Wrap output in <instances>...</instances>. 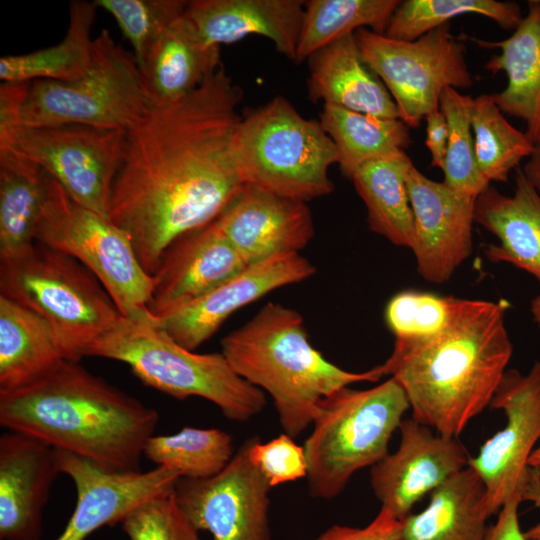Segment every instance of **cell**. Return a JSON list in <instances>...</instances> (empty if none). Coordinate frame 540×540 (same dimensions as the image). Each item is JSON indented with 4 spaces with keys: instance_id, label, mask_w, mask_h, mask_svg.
Listing matches in <instances>:
<instances>
[{
    "instance_id": "1",
    "label": "cell",
    "mask_w": 540,
    "mask_h": 540,
    "mask_svg": "<svg viewBox=\"0 0 540 540\" xmlns=\"http://www.w3.org/2000/svg\"><path fill=\"white\" fill-rule=\"evenodd\" d=\"M242 98L222 64L181 100L149 104L126 130L109 219L148 274L176 239L216 219L244 187L234 146Z\"/></svg>"
},
{
    "instance_id": "2",
    "label": "cell",
    "mask_w": 540,
    "mask_h": 540,
    "mask_svg": "<svg viewBox=\"0 0 540 540\" xmlns=\"http://www.w3.org/2000/svg\"><path fill=\"white\" fill-rule=\"evenodd\" d=\"M508 307L505 300L455 297L439 331L395 340L383 366L404 390L414 420L458 438L490 405L513 352L505 326Z\"/></svg>"
},
{
    "instance_id": "3",
    "label": "cell",
    "mask_w": 540,
    "mask_h": 540,
    "mask_svg": "<svg viewBox=\"0 0 540 540\" xmlns=\"http://www.w3.org/2000/svg\"><path fill=\"white\" fill-rule=\"evenodd\" d=\"M158 412L64 359L35 380L0 390V425L110 472L140 470Z\"/></svg>"
},
{
    "instance_id": "4",
    "label": "cell",
    "mask_w": 540,
    "mask_h": 540,
    "mask_svg": "<svg viewBox=\"0 0 540 540\" xmlns=\"http://www.w3.org/2000/svg\"><path fill=\"white\" fill-rule=\"evenodd\" d=\"M221 347L238 375L271 396L280 425L292 438L312 424L322 399L386 375L383 364L350 372L331 363L310 343L302 316L275 302L226 335Z\"/></svg>"
},
{
    "instance_id": "5",
    "label": "cell",
    "mask_w": 540,
    "mask_h": 540,
    "mask_svg": "<svg viewBox=\"0 0 540 540\" xmlns=\"http://www.w3.org/2000/svg\"><path fill=\"white\" fill-rule=\"evenodd\" d=\"M86 356L123 362L145 385L178 400L206 399L233 421L245 422L266 405L265 392L238 375L222 353L200 354L183 347L150 312L123 316Z\"/></svg>"
},
{
    "instance_id": "6",
    "label": "cell",
    "mask_w": 540,
    "mask_h": 540,
    "mask_svg": "<svg viewBox=\"0 0 540 540\" xmlns=\"http://www.w3.org/2000/svg\"><path fill=\"white\" fill-rule=\"evenodd\" d=\"M409 408L393 377L369 389L345 387L322 399L303 446L310 496L337 497L356 472L385 457Z\"/></svg>"
},
{
    "instance_id": "7",
    "label": "cell",
    "mask_w": 540,
    "mask_h": 540,
    "mask_svg": "<svg viewBox=\"0 0 540 540\" xmlns=\"http://www.w3.org/2000/svg\"><path fill=\"white\" fill-rule=\"evenodd\" d=\"M0 295L40 315L56 333L68 360L85 357L123 317L87 268L37 241L0 260Z\"/></svg>"
},
{
    "instance_id": "8",
    "label": "cell",
    "mask_w": 540,
    "mask_h": 540,
    "mask_svg": "<svg viewBox=\"0 0 540 540\" xmlns=\"http://www.w3.org/2000/svg\"><path fill=\"white\" fill-rule=\"evenodd\" d=\"M234 146L244 184L305 202L334 190L328 172L339 156L333 141L319 121L282 96L241 116Z\"/></svg>"
},
{
    "instance_id": "9",
    "label": "cell",
    "mask_w": 540,
    "mask_h": 540,
    "mask_svg": "<svg viewBox=\"0 0 540 540\" xmlns=\"http://www.w3.org/2000/svg\"><path fill=\"white\" fill-rule=\"evenodd\" d=\"M149 104L134 55L103 29L94 38L92 62L85 76L71 82H30L22 126L76 123L126 131Z\"/></svg>"
},
{
    "instance_id": "10",
    "label": "cell",
    "mask_w": 540,
    "mask_h": 540,
    "mask_svg": "<svg viewBox=\"0 0 540 540\" xmlns=\"http://www.w3.org/2000/svg\"><path fill=\"white\" fill-rule=\"evenodd\" d=\"M36 241L87 268L123 316L149 312L154 277L142 267L129 235L110 219L75 201L52 178Z\"/></svg>"
},
{
    "instance_id": "11",
    "label": "cell",
    "mask_w": 540,
    "mask_h": 540,
    "mask_svg": "<svg viewBox=\"0 0 540 540\" xmlns=\"http://www.w3.org/2000/svg\"><path fill=\"white\" fill-rule=\"evenodd\" d=\"M360 53L392 96L402 120L418 127L439 109L444 89H467L473 78L466 63L462 36L443 24L413 41H404L362 28L355 32Z\"/></svg>"
},
{
    "instance_id": "12",
    "label": "cell",
    "mask_w": 540,
    "mask_h": 540,
    "mask_svg": "<svg viewBox=\"0 0 540 540\" xmlns=\"http://www.w3.org/2000/svg\"><path fill=\"white\" fill-rule=\"evenodd\" d=\"M126 131L84 124L21 126L0 151L41 167L78 203L109 219Z\"/></svg>"
},
{
    "instance_id": "13",
    "label": "cell",
    "mask_w": 540,
    "mask_h": 540,
    "mask_svg": "<svg viewBox=\"0 0 540 540\" xmlns=\"http://www.w3.org/2000/svg\"><path fill=\"white\" fill-rule=\"evenodd\" d=\"M249 438L228 465L207 479L179 478L175 499L194 527L213 540H272V486L249 458Z\"/></svg>"
},
{
    "instance_id": "14",
    "label": "cell",
    "mask_w": 540,
    "mask_h": 540,
    "mask_svg": "<svg viewBox=\"0 0 540 540\" xmlns=\"http://www.w3.org/2000/svg\"><path fill=\"white\" fill-rule=\"evenodd\" d=\"M506 416V424L485 441L468 466L481 478L490 515L523 494L532 467L528 459L540 439V361L527 374L507 370L490 403Z\"/></svg>"
},
{
    "instance_id": "15",
    "label": "cell",
    "mask_w": 540,
    "mask_h": 540,
    "mask_svg": "<svg viewBox=\"0 0 540 540\" xmlns=\"http://www.w3.org/2000/svg\"><path fill=\"white\" fill-rule=\"evenodd\" d=\"M315 272L300 253L278 254L247 265L199 298L153 317L176 342L194 351L237 310Z\"/></svg>"
},
{
    "instance_id": "16",
    "label": "cell",
    "mask_w": 540,
    "mask_h": 540,
    "mask_svg": "<svg viewBox=\"0 0 540 540\" xmlns=\"http://www.w3.org/2000/svg\"><path fill=\"white\" fill-rule=\"evenodd\" d=\"M400 444L371 467L370 482L381 507L399 520L450 477L468 466L469 456L458 438L436 433L412 417L403 419Z\"/></svg>"
},
{
    "instance_id": "17",
    "label": "cell",
    "mask_w": 540,
    "mask_h": 540,
    "mask_svg": "<svg viewBox=\"0 0 540 540\" xmlns=\"http://www.w3.org/2000/svg\"><path fill=\"white\" fill-rule=\"evenodd\" d=\"M406 186L414 216L411 250L417 271L428 282L444 283L472 253L476 199L426 177L415 165L408 171Z\"/></svg>"
},
{
    "instance_id": "18",
    "label": "cell",
    "mask_w": 540,
    "mask_h": 540,
    "mask_svg": "<svg viewBox=\"0 0 540 540\" xmlns=\"http://www.w3.org/2000/svg\"><path fill=\"white\" fill-rule=\"evenodd\" d=\"M56 455L60 473L75 485L77 500L64 530L55 540H85L103 526L121 523L142 502L173 493L180 478L167 467L110 472L66 451L56 450Z\"/></svg>"
},
{
    "instance_id": "19",
    "label": "cell",
    "mask_w": 540,
    "mask_h": 540,
    "mask_svg": "<svg viewBox=\"0 0 540 540\" xmlns=\"http://www.w3.org/2000/svg\"><path fill=\"white\" fill-rule=\"evenodd\" d=\"M214 222L247 265L299 253L314 236L307 202L248 184Z\"/></svg>"
},
{
    "instance_id": "20",
    "label": "cell",
    "mask_w": 540,
    "mask_h": 540,
    "mask_svg": "<svg viewBox=\"0 0 540 540\" xmlns=\"http://www.w3.org/2000/svg\"><path fill=\"white\" fill-rule=\"evenodd\" d=\"M59 473L50 445L9 430L0 436L1 540H40L42 512Z\"/></svg>"
},
{
    "instance_id": "21",
    "label": "cell",
    "mask_w": 540,
    "mask_h": 540,
    "mask_svg": "<svg viewBox=\"0 0 540 540\" xmlns=\"http://www.w3.org/2000/svg\"><path fill=\"white\" fill-rule=\"evenodd\" d=\"M247 264L214 220L176 239L153 275L148 310L157 316L204 295Z\"/></svg>"
},
{
    "instance_id": "22",
    "label": "cell",
    "mask_w": 540,
    "mask_h": 540,
    "mask_svg": "<svg viewBox=\"0 0 540 540\" xmlns=\"http://www.w3.org/2000/svg\"><path fill=\"white\" fill-rule=\"evenodd\" d=\"M304 4L300 0H193L184 15L210 46L256 34L270 39L277 52L296 62Z\"/></svg>"
},
{
    "instance_id": "23",
    "label": "cell",
    "mask_w": 540,
    "mask_h": 540,
    "mask_svg": "<svg viewBox=\"0 0 540 540\" xmlns=\"http://www.w3.org/2000/svg\"><path fill=\"white\" fill-rule=\"evenodd\" d=\"M474 221L499 241L485 248L489 261L509 263L540 283V193L522 168H516L512 196L491 185L477 196Z\"/></svg>"
},
{
    "instance_id": "24",
    "label": "cell",
    "mask_w": 540,
    "mask_h": 540,
    "mask_svg": "<svg viewBox=\"0 0 540 540\" xmlns=\"http://www.w3.org/2000/svg\"><path fill=\"white\" fill-rule=\"evenodd\" d=\"M307 61L310 100L374 116L399 118L389 91L363 59L355 33L322 48Z\"/></svg>"
},
{
    "instance_id": "25",
    "label": "cell",
    "mask_w": 540,
    "mask_h": 540,
    "mask_svg": "<svg viewBox=\"0 0 540 540\" xmlns=\"http://www.w3.org/2000/svg\"><path fill=\"white\" fill-rule=\"evenodd\" d=\"M483 48H498L485 69L492 74L504 72L506 87L493 93L502 113L522 119L526 135L540 145V0L528 1V12L510 37L502 41H486L464 36Z\"/></svg>"
},
{
    "instance_id": "26",
    "label": "cell",
    "mask_w": 540,
    "mask_h": 540,
    "mask_svg": "<svg viewBox=\"0 0 540 540\" xmlns=\"http://www.w3.org/2000/svg\"><path fill=\"white\" fill-rule=\"evenodd\" d=\"M220 65V47L208 45L183 13L153 43L139 71L149 103L166 105L188 96Z\"/></svg>"
},
{
    "instance_id": "27",
    "label": "cell",
    "mask_w": 540,
    "mask_h": 540,
    "mask_svg": "<svg viewBox=\"0 0 540 540\" xmlns=\"http://www.w3.org/2000/svg\"><path fill=\"white\" fill-rule=\"evenodd\" d=\"M489 517L485 486L467 466L430 493L425 509L401 520L399 540H484Z\"/></svg>"
},
{
    "instance_id": "28",
    "label": "cell",
    "mask_w": 540,
    "mask_h": 540,
    "mask_svg": "<svg viewBox=\"0 0 540 540\" xmlns=\"http://www.w3.org/2000/svg\"><path fill=\"white\" fill-rule=\"evenodd\" d=\"M64 359L52 327L34 311L0 295V390L25 385Z\"/></svg>"
},
{
    "instance_id": "29",
    "label": "cell",
    "mask_w": 540,
    "mask_h": 540,
    "mask_svg": "<svg viewBox=\"0 0 540 540\" xmlns=\"http://www.w3.org/2000/svg\"><path fill=\"white\" fill-rule=\"evenodd\" d=\"M51 177L12 151H0V260L36 242Z\"/></svg>"
},
{
    "instance_id": "30",
    "label": "cell",
    "mask_w": 540,
    "mask_h": 540,
    "mask_svg": "<svg viewBox=\"0 0 540 540\" xmlns=\"http://www.w3.org/2000/svg\"><path fill=\"white\" fill-rule=\"evenodd\" d=\"M413 162L405 151L370 161L351 177L367 209L369 229L396 246L411 249L414 216L406 178Z\"/></svg>"
},
{
    "instance_id": "31",
    "label": "cell",
    "mask_w": 540,
    "mask_h": 540,
    "mask_svg": "<svg viewBox=\"0 0 540 540\" xmlns=\"http://www.w3.org/2000/svg\"><path fill=\"white\" fill-rule=\"evenodd\" d=\"M97 8L95 1H71L64 38L48 48L1 57L2 82L38 79L71 82L85 76L92 62L94 39L91 32Z\"/></svg>"
},
{
    "instance_id": "32",
    "label": "cell",
    "mask_w": 540,
    "mask_h": 540,
    "mask_svg": "<svg viewBox=\"0 0 540 540\" xmlns=\"http://www.w3.org/2000/svg\"><path fill=\"white\" fill-rule=\"evenodd\" d=\"M319 122L333 141L340 170L348 178L365 163L405 151L411 144L408 126L399 118L323 104Z\"/></svg>"
},
{
    "instance_id": "33",
    "label": "cell",
    "mask_w": 540,
    "mask_h": 540,
    "mask_svg": "<svg viewBox=\"0 0 540 540\" xmlns=\"http://www.w3.org/2000/svg\"><path fill=\"white\" fill-rule=\"evenodd\" d=\"M399 4V0L305 1L296 62L307 60L322 48L362 28L385 34Z\"/></svg>"
},
{
    "instance_id": "34",
    "label": "cell",
    "mask_w": 540,
    "mask_h": 540,
    "mask_svg": "<svg viewBox=\"0 0 540 540\" xmlns=\"http://www.w3.org/2000/svg\"><path fill=\"white\" fill-rule=\"evenodd\" d=\"M143 455L180 478L207 479L228 465L234 455L233 440L221 429L184 427L172 435H152Z\"/></svg>"
},
{
    "instance_id": "35",
    "label": "cell",
    "mask_w": 540,
    "mask_h": 540,
    "mask_svg": "<svg viewBox=\"0 0 540 540\" xmlns=\"http://www.w3.org/2000/svg\"><path fill=\"white\" fill-rule=\"evenodd\" d=\"M468 108L481 174L489 182H508L511 170L529 158L535 145L508 122L492 94L469 96Z\"/></svg>"
},
{
    "instance_id": "36",
    "label": "cell",
    "mask_w": 540,
    "mask_h": 540,
    "mask_svg": "<svg viewBox=\"0 0 540 540\" xmlns=\"http://www.w3.org/2000/svg\"><path fill=\"white\" fill-rule=\"evenodd\" d=\"M466 14L489 18L507 31H514L524 17L520 5L514 1L405 0L400 1L395 9L384 35L413 41L450 23L451 19Z\"/></svg>"
},
{
    "instance_id": "37",
    "label": "cell",
    "mask_w": 540,
    "mask_h": 540,
    "mask_svg": "<svg viewBox=\"0 0 540 540\" xmlns=\"http://www.w3.org/2000/svg\"><path fill=\"white\" fill-rule=\"evenodd\" d=\"M468 95L447 87L440 96L439 109L448 125L447 154L442 169L444 183L455 192L477 198L490 182L477 165L474 137L468 108Z\"/></svg>"
},
{
    "instance_id": "38",
    "label": "cell",
    "mask_w": 540,
    "mask_h": 540,
    "mask_svg": "<svg viewBox=\"0 0 540 540\" xmlns=\"http://www.w3.org/2000/svg\"><path fill=\"white\" fill-rule=\"evenodd\" d=\"M113 16L133 48L138 66L160 35L181 15L188 1L184 0H96Z\"/></svg>"
},
{
    "instance_id": "39",
    "label": "cell",
    "mask_w": 540,
    "mask_h": 540,
    "mask_svg": "<svg viewBox=\"0 0 540 540\" xmlns=\"http://www.w3.org/2000/svg\"><path fill=\"white\" fill-rule=\"evenodd\" d=\"M455 297L405 290L387 303L384 318L395 340H412L439 331L452 313Z\"/></svg>"
},
{
    "instance_id": "40",
    "label": "cell",
    "mask_w": 540,
    "mask_h": 540,
    "mask_svg": "<svg viewBox=\"0 0 540 540\" xmlns=\"http://www.w3.org/2000/svg\"><path fill=\"white\" fill-rule=\"evenodd\" d=\"M121 525L130 540H201L174 492L142 502L122 519Z\"/></svg>"
},
{
    "instance_id": "41",
    "label": "cell",
    "mask_w": 540,
    "mask_h": 540,
    "mask_svg": "<svg viewBox=\"0 0 540 540\" xmlns=\"http://www.w3.org/2000/svg\"><path fill=\"white\" fill-rule=\"evenodd\" d=\"M249 458L274 487L307 476V460L303 446L282 433L262 443L258 436L249 437Z\"/></svg>"
},
{
    "instance_id": "42",
    "label": "cell",
    "mask_w": 540,
    "mask_h": 540,
    "mask_svg": "<svg viewBox=\"0 0 540 540\" xmlns=\"http://www.w3.org/2000/svg\"><path fill=\"white\" fill-rule=\"evenodd\" d=\"M401 520L382 508L365 527L332 525L315 540H399Z\"/></svg>"
},
{
    "instance_id": "43",
    "label": "cell",
    "mask_w": 540,
    "mask_h": 540,
    "mask_svg": "<svg viewBox=\"0 0 540 540\" xmlns=\"http://www.w3.org/2000/svg\"><path fill=\"white\" fill-rule=\"evenodd\" d=\"M30 82H2L0 85V149L22 126V110Z\"/></svg>"
},
{
    "instance_id": "44",
    "label": "cell",
    "mask_w": 540,
    "mask_h": 540,
    "mask_svg": "<svg viewBox=\"0 0 540 540\" xmlns=\"http://www.w3.org/2000/svg\"><path fill=\"white\" fill-rule=\"evenodd\" d=\"M523 501L521 494L508 499L497 513L494 524L488 526L484 540H529L521 530L518 508Z\"/></svg>"
},
{
    "instance_id": "45",
    "label": "cell",
    "mask_w": 540,
    "mask_h": 540,
    "mask_svg": "<svg viewBox=\"0 0 540 540\" xmlns=\"http://www.w3.org/2000/svg\"><path fill=\"white\" fill-rule=\"evenodd\" d=\"M425 145L431 155V166L444 167L448 146V125L440 109L429 113L426 117Z\"/></svg>"
},
{
    "instance_id": "46",
    "label": "cell",
    "mask_w": 540,
    "mask_h": 540,
    "mask_svg": "<svg viewBox=\"0 0 540 540\" xmlns=\"http://www.w3.org/2000/svg\"><path fill=\"white\" fill-rule=\"evenodd\" d=\"M532 501L540 507V468L532 467L531 474L526 485L523 501ZM529 540H540V522L524 532Z\"/></svg>"
},
{
    "instance_id": "47",
    "label": "cell",
    "mask_w": 540,
    "mask_h": 540,
    "mask_svg": "<svg viewBox=\"0 0 540 540\" xmlns=\"http://www.w3.org/2000/svg\"><path fill=\"white\" fill-rule=\"evenodd\" d=\"M522 170L529 182L540 193V145L534 147Z\"/></svg>"
},
{
    "instance_id": "48",
    "label": "cell",
    "mask_w": 540,
    "mask_h": 540,
    "mask_svg": "<svg viewBox=\"0 0 540 540\" xmlns=\"http://www.w3.org/2000/svg\"><path fill=\"white\" fill-rule=\"evenodd\" d=\"M530 311L534 322L540 328V294L531 301Z\"/></svg>"
},
{
    "instance_id": "49",
    "label": "cell",
    "mask_w": 540,
    "mask_h": 540,
    "mask_svg": "<svg viewBox=\"0 0 540 540\" xmlns=\"http://www.w3.org/2000/svg\"><path fill=\"white\" fill-rule=\"evenodd\" d=\"M528 466L540 468V445L531 453L528 459Z\"/></svg>"
}]
</instances>
